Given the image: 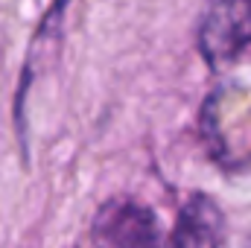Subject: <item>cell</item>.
<instances>
[{
    "mask_svg": "<svg viewBox=\"0 0 251 248\" xmlns=\"http://www.w3.org/2000/svg\"><path fill=\"white\" fill-rule=\"evenodd\" d=\"M251 47V0H213L199 24V50L210 67L237 62Z\"/></svg>",
    "mask_w": 251,
    "mask_h": 248,
    "instance_id": "obj_1",
    "label": "cell"
},
{
    "mask_svg": "<svg viewBox=\"0 0 251 248\" xmlns=\"http://www.w3.org/2000/svg\"><path fill=\"white\" fill-rule=\"evenodd\" d=\"M97 248H164L155 213L137 201H108L94 219Z\"/></svg>",
    "mask_w": 251,
    "mask_h": 248,
    "instance_id": "obj_2",
    "label": "cell"
},
{
    "mask_svg": "<svg viewBox=\"0 0 251 248\" xmlns=\"http://www.w3.org/2000/svg\"><path fill=\"white\" fill-rule=\"evenodd\" d=\"M222 246V213L213 198L193 196L178 213L173 248H219Z\"/></svg>",
    "mask_w": 251,
    "mask_h": 248,
    "instance_id": "obj_3",
    "label": "cell"
}]
</instances>
